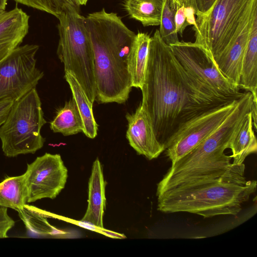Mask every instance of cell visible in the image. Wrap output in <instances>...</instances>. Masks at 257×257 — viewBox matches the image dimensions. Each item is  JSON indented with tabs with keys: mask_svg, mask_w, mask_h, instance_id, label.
Returning a JSON list of instances; mask_svg holds the SVG:
<instances>
[{
	"mask_svg": "<svg viewBox=\"0 0 257 257\" xmlns=\"http://www.w3.org/2000/svg\"><path fill=\"white\" fill-rule=\"evenodd\" d=\"M141 89V107L158 140L164 145L186 121L238 99L216 93L187 72L159 30L151 37Z\"/></svg>",
	"mask_w": 257,
	"mask_h": 257,
	"instance_id": "6da1fadb",
	"label": "cell"
},
{
	"mask_svg": "<svg viewBox=\"0 0 257 257\" xmlns=\"http://www.w3.org/2000/svg\"><path fill=\"white\" fill-rule=\"evenodd\" d=\"M85 23L94 58L96 98L98 103H123L132 90L128 57L136 34L116 13L89 14Z\"/></svg>",
	"mask_w": 257,
	"mask_h": 257,
	"instance_id": "7a4b0ae2",
	"label": "cell"
},
{
	"mask_svg": "<svg viewBox=\"0 0 257 257\" xmlns=\"http://www.w3.org/2000/svg\"><path fill=\"white\" fill-rule=\"evenodd\" d=\"M256 181L232 177L202 180L169 189L157 195V209L187 212L204 218L236 216L256 190Z\"/></svg>",
	"mask_w": 257,
	"mask_h": 257,
	"instance_id": "3957f363",
	"label": "cell"
},
{
	"mask_svg": "<svg viewBox=\"0 0 257 257\" xmlns=\"http://www.w3.org/2000/svg\"><path fill=\"white\" fill-rule=\"evenodd\" d=\"M253 103L252 94L246 91L222 123L196 147L174 163L165 174L173 183L194 173H211L231 164L232 158L224 151L249 112Z\"/></svg>",
	"mask_w": 257,
	"mask_h": 257,
	"instance_id": "277c9868",
	"label": "cell"
},
{
	"mask_svg": "<svg viewBox=\"0 0 257 257\" xmlns=\"http://www.w3.org/2000/svg\"><path fill=\"white\" fill-rule=\"evenodd\" d=\"M70 4L57 17L59 36L57 54L64 71L77 80L89 100L96 98L94 58L85 18Z\"/></svg>",
	"mask_w": 257,
	"mask_h": 257,
	"instance_id": "5b68a950",
	"label": "cell"
},
{
	"mask_svg": "<svg viewBox=\"0 0 257 257\" xmlns=\"http://www.w3.org/2000/svg\"><path fill=\"white\" fill-rule=\"evenodd\" d=\"M256 12L257 0H216L206 15L196 16L193 26L194 42L214 60L234 41Z\"/></svg>",
	"mask_w": 257,
	"mask_h": 257,
	"instance_id": "8992f818",
	"label": "cell"
},
{
	"mask_svg": "<svg viewBox=\"0 0 257 257\" xmlns=\"http://www.w3.org/2000/svg\"><path fill=\"white\" fill-rule=\"evenodd\" d=\"M47 122L36 88L15 100L7 119L0 127L4 154L7 157L34 154L44 146L41 134Z\"/></svg>",
	"mask_w": 257,
	"mask_h": 257,
	"instance_id": "52a82bcc",
	"label": "cell"
},
{
	"mask_svg": "<svg viewBox=\"0 0 257 257\" xmlns=\"http://www.w3.org/2000/svg\"><path fill=\"white\" fill-rule=\"evenodd\" d=\"M39 48L34 44L19 46L0 61V100H18L36 88L44 76L36 67Z\"/></svg>",
	"mask_w": 257,
	"mask_h": 257,
	"instance_id": "ba28073f",
	"label": "cell"
},
{
	"mask_svg": "<svg viewBox=\"0 0 257 257\" xmlns=\"http://www.w3.org/2000/svg\"><path fill=\"white\" fill-rule=\"evenodd\" d=\"M169 46L185 70L201 83L222 95L237 98L242 96L239 86L222 73L213 57L203 46L180 41Z\"/></svg>",
	"mask_w": 257,
	"mask_h": 257,
	"instance_id": "9c48e42d",
	"label": "cell"
},
{
	"mask_svg": "<svg viewBox=\"0 0 257 257\" xmlns=\"http://www.w3.org/2000/svg\"><path fill=\"white\" fill-rule=\"evenodd\" d=\"M238 99L207 110L181 124L164 144L171 163L191 151L218 127L235 108Z\"/></svg>",
	"mask_w": 257,
	"mask_h": 257,
	"instance_id": "30bf717a",
	"label": "cell"
},
{
	"mask_svg": "<svg viewBox=\"0 0 257 257\" xmlns=\"http://www.w3.org/2000/svg\"><path fill=\"white\" fill-rule=\"evenodd\" d=\"M28 192L27 202L55 198L64 188L68 170L59 154L46 153L27 165L24 173Z\"/></svg>",
	"mask_w": 257,
	"mask_h": 257,
	"instance_id": "8fae6325",
	"label": "cell"
},
{
	"mask_svg": "<svg viewBox=\"0 0 257 257\" xmlns=\"http://www.w3.org/2000/svg\"><path fill=\"white\" fill-rule=\"evenodd\" d=\"M126 137L138 154L149 160L157 158L164 151V145L157 139L151 122L141 104L133 113H127Z\"/></svg>",
	"mask_w": 257,
	"mask_h": 257,
	"instance_id": "7c38bea8",
	"label": "cell"
},
{
	"mask_svg": "<svg viewBox=\"0 0 257 257\" xmlns=\"http://www.w3.org/2000/svg\"><path fill=\"white\" fill-rule=\"evenodd\" d=\"M256 21L257 12L248 20L234 41L214 59L222 73L238 86L243 58L253 24Z\"/></svg>",
	"mask_w": 257,
	"mask_h": 257,
	"instance_id": "4fadbf2b",
	"label": "cell"
},
{
	"mask_svg": "<svg viewBox=\"0 0 257 257\" xmlns=\"http://www.w3.org/2000/svg\"><path fill=\"white\" fill-rule=\"evenodd\" d=\"M29 18L17 7L0 16V61L22 43L28 33Z\"/></svg>",
	"mask_w": 257,
	"mask_h": 257,
	"instance_id": "5bb4252c",
	"label": "cell"
},
{
	"mask_svg": "<svg viewBox=\"0 0 257 257\" xmlns=\"http://www.w3.org/2000/svg\"><path fill=\"white\" fill-rule=\"evenodd\" d=\"M102 165L98 158L94 161L88 181V205L81 220L96 228H103V217L106 207L105 186Z\"/></svg>",
	"mask_w": 257,
	"mask_h": 257,
	"instance_id": "9a60e30c",
	"label": "cell"
},
{
	"mask_svg": "<svg viewBox=\"0 0 257 257\" xmlns=\"http://www.w3.org/2000/svg\"><path fill=\"white\" fill-rule=\"evenodd\" d=\"M151 37L147 33L136 34L128 57L132 86L141 88L144 82Z\"/></svg>",
	"mask_w": 257,
	"mask_h": 257,
	"instance_id": "2e32d148",
	"label": "cell"
},
{
	"mask_svg": "<svg viewBox=\"0 0 257 257\" xmlns=\"http://www.w3.org/2000/svg\"><path fill=\"white\" fill-rule=\"evenodd\" d=\"M232 163L241 165L249 155L257 151V142L253 131L251 111L245 116L229 144Z\"/></svg>",
	"mask_w": 257,
	"mask_h": 257,
	"instance_id": "e0dca14e",
	"label": "cell"
},
{
	"mask_svg": "<svg viewBox=\"0 0 257 257\" xmlns=\"http://www.w3.org/2000/svg\"><path fill=\"white\" fill-rule=\"evenodd\" d=\"M239 86L250 92L257 102V21L253 24L244 53Z\"/></svg>",
	"mask_w": 257,
	"mask_h": 257,
	"instance_id": "ac0fdd59",
	"label": "cell"
},
{
	"mask_svg": "<svg viewBox=\"0 0 257 257\" xmlns=\"http://www.w3.org/2000/svg\"><path fill=\"white\" fill-rule=\"evenodd\" d=\"M64 78L69 85L72 98L80 113L83 127L82 132L87 137L94 139L97 134L98 124L93 113V103L89 100L83 89L73 75L65 72Z\"/></svg>",
	"mask_w": 257,
	"mask_h": 257,
	"instance_id": "d6986e66",
	"label": "cell"
},
{
	"mask_svg": "<svg viewBox=\"0 0 257 257\" xmlns=\"http://www.w3.org/2000/svg\"><path fill=\"white\" fill-rule=\"evenodd\" d=\"M164 0H124L123 8L128 15L144 27L159 26Z\"/></svg>",
	"mask_w": 257,
	"mask_h": 257,
	"instance_id": "ffe728a7",
	"label": "cell"
},
{
	"mask_svg": "<svg viewBox=\"0 0 257 257\" xmlns=\"http://www.w3.org/2000/svg\"><path fill=\"white\" fill-rule=\"evenodd\" d=\"M28 196L24 174L8 177L0 183V205L18 212L26 204Z\"/></svg>",
	"mask_w": 257,
	"mask_h": 257,
	"instance_id": "44dd1931",
	"label": "cell"
},
{
	"mask_svg": "<svg viewBox=\"0 0 257 257\" xmlns=\"http://www.w3.org/2000/svg\"><path fill=\"white\" fill-rule=\"evenodd\" d=\"M50 127L54 133H61L65 136L83 132L82 119L73 98L58 110L55 117L50 122Z\"/></svg>",
	"mask_w": 257,
	"mask_h": 257,
	"instance_id": "7402d4cb",
	"label": "cell"
},
{
	"mask_svg": "<svg viewBox=\"0 0 257 257\" xmlns=\"http://www.w3.org/2000/svg\"><path fill=\"white\" fill-rule=\"evenodd\" d=\"M176 11L170 0H164L159 32L163 41L168 45L179 41L175 23Z\"/></svg>",
	"mask_w": 257,
	"mask_h": 257,
	"instance_id": "603a6c76",
	"label": "cell"
},
{
	"mask_svg": "<svg viewBox=\"0 0 257 257\" xmlns=\"http://www.w3.org/2000/svg\"><path fill=\"white\" fill-rule=\"evenodd\" d=\"M17 3L38 10L57 17L72 4L69 0H14Z\"/></svg>",
	"mask_w": 257,
	"mask_h": 257,
	"instance_id": "cb8c5ba5",
	"label": "cell"
},
{
	"mask_svg": "<svg viewBox=\"0 0 257 257\" xmlns=\"http://www.w3.org/2000/svg\"><path fill=\"white\" fill-rule=\"evenodd\" d=\"M14 225V220L8 214V208L0 205V238L7 237L8 232Z\"/></svg>",
	"mask_w": 257,
	"mask_h": 257,
	"instance_id": "d4e9b609",
	"label": "cell"
},
{
	"mask_svg": "<svg viewBox=\"0 0 257 257\" xmlns=\"http://www.w3.org/2000/svg\"><path fill=\"white\" fill-rule=\"evenodd\" d=\"M175 23L177 34L182 36L184 31L189 26L186 21L184 5L177 9L175 14Z\"/></svg>",
	"mask_w": 257,
	"mask_h": 257,
	"instance_id": "484cf974",
	"label": "cell"
},
{
	"mask_svg": "<svg viewBox=\"0 0 257 257\" xmlns=\"http://www.w3.org/2000/svg\"><path fill=\"white\" fill-rule=\"evenodd\" d=\"M14 101L10 98L0 100V127L7 119Z\"/></svg>",
	"mask_w": 257,
	"mask_h": 257,
	"instance_id": "4316f807",
	"label": "cell"
},
{
	"mask_svg": "<svg viewBox=\"0 0 257 257\" xmlns=\"http://www.w3.org/2000/svg\"><path fill=\"white\" fill-rule=\"evenodd\" d=\"M216 0H195L197 14L196 16L206 15L211 9Z\"/></svg>",
	"mask_w": 257,
	"mask_h": 257,
	"instance_id": "83f0119b",
	"label": "cell"
},
{
	"mask_svg": "<svg viewBox=\"0 0 257 257\" xmlns=\"http://www.w3.org/2000/svg\"><path fill=\"white\" fill-rule=\"evenodd\" d=\"M170 1L171 7L176 11L182 5H184L185 7L193 8L195 10L196 15L197 14L195 0H170Z\"/></svg>",
	"mask_w": 257,
	"mask_h": 257,
	"instance_id": "f1b7e54d",
	"label": "cell"
},
{
	"mask_svg": "<svg viewBox=\"0 0 257 257\" xmlns=\"http://www.w3.org/2000/svg\"><path fill=\"white\" fill-rule=\"evenodd\" d=\"M185 12L186 18V21L188 25L195 26L196 24L195 17L196 12L195 10L192 7H185Z\"/></svg>",
	"mask_w": 257,
	"mask_h": 257,
	"instance_id": "f546056e",
	"label": "cell"
},
{
	"mask_svg": "<svg viewBox=\"0 0 257 257\" xmlns=\"http://www.w3.org/2000/svg\"><path fill=\"white\" fill-rule=\"evenodd\" d=\"M89 0H69L73 5L79 7L80 6H85Z\"/></svg>",
	"mask_w": 257,
	"mask_h": 257,
	"instance_id": "4dcf8cb0",
	"label": "cell"
},
{
	"mask_svg": "<svg viewBox=\"0 0 257 257\" xmlns=\"http://www.w3.org/2000/svg\"><path fill=\"white\" fill-rule=\"evenodd\" d=\"M8 0H0V10L5 11Z\"/></svg>",
	"mask_w": 257,
	"mask_h": 257,
	"instance_id": "1f68e13d",
	"label": "cell"
},
{
	"mask_svg": "<svg viewBox=\"0 0 257 257\" xmlns=\"http://www.w3.org/2000/svg\"><path fill=\"white\" fill-rule=\"evenodd\" d=\"M5 12V11L0 10V16L4 14Z\"/></svg>",
	"mask_w": 257,
	"mask_h": 257,
	"instance_id": "d6a6232c",
	"label": "cell"
}]
</instances>
